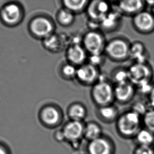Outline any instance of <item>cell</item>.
<instances>
[{"label": "cell", "instance_id": "cell-6", "mask_svg": "<svg viewBox=\"0 0 154 154\" xmlns=\"http://www.w3.org/2000/svg\"><path fill=\"white\" fill-rule=\"evenodd\" d=\"M111 10V3L108 0H90L86 11L90 21L100 24Z\"/></svg>", "mask_w": 154, "mask_h": 154}, {"label": "cell", "instance_id": "cell-17", "mask_svg": "<svg viewBox=\"0 0 154 154\" xmlns=\"http://www.w3.org/2000/svg\"><path fill=\"white\" fill-rule=\"evenodd\" d=\"M96 113L99 119L107 124L116 122L120 115L118 107L113 103L97 107Z\"/></svg>", "mask_w": 154, "mask_h": 154}, {"label": "cell", "instance_id": "cell-31", "mask_svg": "<svg viewBox=\"0 0 154 154\" xmlns=\"http://www.w3.org/2000/svg\"><path fill=\"white\" fill-rule=\"evenodd\" d=\"M133 154H154V148L152 146L137 145Z\"/></svg>", "mask_w": 154, "mask_h": 154}, {"label": "cell", "instance_id": "cell-28", "mask_svg": "<svg viewBox=\"0 0 154 154\" xmlns=\"http://www.w3.org/2000/svg\"><path fill=\"white\" fill-rule=\"evenodd\" d=\"M149 109V107L147 103H146L142 101H137L136 102L134 103L131 108L133 111L138 113L141 117H143L145 114Z\"/></svg>", "mask_w": 154, "mask_h": 154}, {"label": "cell", "instance_id": "cell-26", "mask_svg": "<svg viewBox=\"0 0 154 154\" xmlns=\"http://www.w3.org/2000/svg\"><path fill=\"white\" fill-rule=\"evenodd\" d=\"M143 127L154 134V109L149 108L142 117Z\"/></svg>", "mask_w": 154, "mask_h": 154}, {"label": "cell", "instance_id": "cell-35", "mask_svg": "<svg viewBox=\"0 0 154 154\" xmlns=\"http://www.w3.org/2000/svg\"><path fill=\"white\" fill-rule=\"evenodd\" d=\"M146 5L152 7L154 6V0H143Z\"/></svg>", "mask_w": 154, "mask_h": 154}, {"label": "cell", "instance_id": "cell-24", "mask_svg": "<svg viewBox=\"0 0 154 154\" xmlns=\"http://www.w3.org/2000/svg\"><path fill=\"white\" fill-rule=\"evenodd\" d=\"M58 21L63 26H69L74 22L75 14L67 9L61 10L58 15Z\"/></svg>", "mask_w": 154, "mask_h": 154}, {"label": "cell", "instance_id": "cell-19", "mask_svg": "<svg viewBox=\"0 0 154 154\" xmlns=\"http://www.w3.org/2000/svg\"><path fill=\"white\" fill-rule=\"evenodd\" d=\"M122 15L118 10H112L100 22V28L106 32L116 30L120 25Z\"/></svg>", "mask_w": 154, "mask_h": 154}, {"label": "cell", "instance_id": "cell-29", "mask_svg": "<svg viewBox=\"0 0 154 154\" xmlns=\"http://www.w3.org/2000/svg\"><path fill=\"white\" fill-rule=\"evenodd\" d=\"M44 44L49 49H57L59 47L60 40L55 35L52 34L50 36L45 38Z\"/></svg>", "mask_w": 154, "mask_h": 154}, {"label": "cell", "instance_id": "cell-32", "mask_svg": "<svg viewBox=\"0 0 154 154\" xmlns=\"http://www.w3.org/2000/svg\"><path fill=\"white\" fill-rule=\"evenodd\" d=\"M147 103L149 108L154 109V86L147 95Z\"/></svg>", "mask_w": 154, "mask_h": 154}, {"label": "cell", "instance_id": "cell-27", "mask_svg": "<svg viewBox=\"0 0 154 154\" xmlns=\"http://www.w3.org/2000/svg\"><path fill=\"white\" fill-rule=\"evenodd\" d=\"M77 70V66L70 63H68L62 66L61 72L65 79L71 80L75 78Z\"/></svg>", "mask_w": 154, "mask_h": 154}, {"label": "cell", "instance_id": "cell-37", "mask_svg": "<svg viewBox=\"0 0 154 154\" xmlns=\"http://www.w3.org/2000/svg\"><path fill=\"white\" fill-rule=\"evenodd\" d=\"M151 12H152V14L154 15V6L152 8V11H151Z\"/></svg>", "mask_w": 154, "mask_h": 154}, {"label": "cell", "instance_id": "cell-20", "mask_svg": "<svg viewBox=\"0 0 154 154\" xmlns=\"http://www.w3.org/2000/svg\"><path fill=\"white\" fill-rule=\"evenodd\" d=\"M87 109L80 102H75L69 105L66 114L69 120L84 122L87 117Z\"/></svg>", "mask_w": 154, "mask_h": 154}, {"label": "cell", "instance_id": "cell-30", "mask_svg": "<svg viewBox=\"0 0 154 154\" xmlns=\"http://www.w3.org/2000/svg\"><path fill=\"white\" fill-rule=\"evenodd\" d=\"M105 57L103 54L89 55L88 57V62L99 68V67L102 66L105 62Z\"/></svg>", "mask_w": 154, "mask_h": 154}, {"label": "cell", "instance_id": "cell-34", "mask_svg": "<svg viewBox=\"0 0 154 154\" xmlns=\"http://www.w3.org/2000/svg\"><path fill=\"white\" fill-rule=\"evenodd\" d=\"M0 154H10L9 151L5 146L0 144Z\"/></svg>", "mask_w": 154, "mask_h": 154}, {"label": "cell", "instance_id": "cell-9", "mask_svg": "<svg viewBox=\"0 0 154 154\" xmlns=\"http://www.w3.org/2000/svg\"><path fill=\"white\" fill-rule=\"evenodd\" d=\"M132 23L137 32L150 34L154 31V15L151 12L144 10L133 17Z\"/></svg>", "mask_w": 154, "mask_h": 154}, {"label": "cell", "instance_id": "cell-10", "mask_svg": "<svg viewBox=\"0 0 154 154\" xmlns=\"http://www.w3.org/2000/svg\"><path fill=\"white\" fill-rule=\"evenodd\" d=\"M40 119L45 126L50 128L56 127L62 122L63 114L58 107L48 105L41 109L40 112Z\"/></svg>", "mask_w": 154, "mask_h": 154}, {"label": "cell", "instance_id": "cell-22", "mask_svg": "<svg viewBox=\"0 0 154 154\" xmlns=\"http://www.w3.org/2000/svg\"><path fill=\"white\" fill-rule=\"evenodd\" d=\"M137 145L152 146L154 144V134L143 127L134 138Z\"/></svg>", "mask_w": 154, "mask_h": 154}, {"label": "cell", "instance_id": "cell-7", "mask_svg": "<svg viewBox=\"0 0 154 154\" xmlns=\"http://www.w3.org/2000/svg\"><path fill=\"white\" fill-rule=\"evenodd\" d=\"M100 75L99 68L87 62L77 67L75 79L84 86H92L98 81Z\"/></svg>", "mask_w": 154, "mask_h": 154}, {"label": "cell", "instance_id": "cell-16", "mask_svg": "<svg viewBox=\"0 0 154 154\" xmlns=\"http://www.w3.org/2000/svg\"><path fill=\"white\" fill-rule=\"evenodd\" d=\"M143 0H122L117 5V10L122 15L132 16L144 10Z\"/></svg>", "mask_w": 154, "mask_h": 154}, {"label": "cell", "instance_id": "cell-12", "mask_svg": "<svg viewBox=\"0 0 154 154\" xmlns=\"http://www.w3.org/2000/svg\"><path fill=\"white\" fill-rule=\"evenodd\" d=\"M32 33L39 38H46L52 34L54 24L47 17H39L32 20L30 26Z\"/></svg>", "mask_w": 154, "mask_h": 154}, {"label": "cell", "instance_id": "cell-23", "mask_svg": "<svg viewBox=\"0 0 154 154\" xmlns=\"http://www.w3.org/2000/svg\"><path fill=\"white\" fill-rule=\"evenodd\" d=\"M90 0H62L65 9L73 13H80L86 11Z\"/></svg>", "mask_w": 154, "mask_h": 154}, {"label": "cell", "instance_id": "cell-8", "mask_svg": "<svg viewBox=\"0 0 154 154\" xmlns=\"http://www.w3.org/2000/svg\"><path fill=\"white\" fill-rule=\"evenodd\" d=\"M86 150L87 154H115V144L110 138L103 135L88 141Z\"/></svg>", "mask_w": 154, "mask_h": 154}, {"label": "cell", "instance_id": "cell-4", "mask_svg": "<svg viewBox=\"0 0 154 154\" xmlns=\"http://www.w3.org/2000/svg\"><path fill=\"white\" fill-rule=\"evenodd\" d=\"M129 80L137 88L143 84L151 82L153 71L148 63H135L127 68Z\"/></svg>", "mask_w": 154, "mask_h": 154}, {"label": "cell", "instance_id": "cell-25", "mask_svg": "<svg viewBox=\"0 0 154 154\" xmlns=\"http://www.w3.org/2000/svg\"><path fill=\"white\" fill-rule=\"evenodd\" d=\"M111 80L115 85L129 82L127 69L119 68L113 71L111 75Z\"/></svg>", "mask_w": 154, "mask_h": 154}, {"label": "cell", "instance_id": "cell-36", "mask_svg": "<svg viewBox=\"0 0 154 154\" xmlns=\"http://www.w3.org/2000/svg\"><path fill=\"white\" fill-rule=\"evenodd\" d=\"M108 1H109L111 3H116L117 5H118L119 3L120 2V1H122V0H108Z\"/></svg>", "mask_w": 154, "mask_h": 154}, {"label": "cell", "instance_id": "cell-18", "mask_svg": "<svg viewBox=\"0 0 154 154\" xmlns=\"http://www.w3.org/2000/svg\"><path fill=\"white\" fill-rule=\"evenodd\" d=\"M129 58L135 63H148L149 54L143 43L139 41L131 43Z\"/></svg>", "mask_w": 154, "mask_h": 154}, {"label": "cell", "instance_id": "cell-15", "mask_svg": "<svg viewBox=\"0 0 154 154\" xmlns=\"http://www.w3.org/2000/svg\"><path fill=\"white\" fill-rule=\"evenodd\" d=\"M87 54V52L81 44H72L67 50L66 57L69 63L78 67L88 61Z\"/></svg>", "mask_w": 154, "mask_h": 154}, {"label": "cell", "instance_id": "cell-3", "mask_svg": "<svg viewBox=\"0 0 154 154\" xmlns=\"http://www.w3.org/2000/svg\"><path fill=\"white\" fill-rule=\"evenodd\" d=\"M131 43L124 38H112L106 43L104 54L114 61L122 62L129 58Z\"/></svg>", "mask_w": 154, "mask_h": 154}, {"label": "cell", "instance_id": "cell-2", "mask_svg": "<svg viewBox=\"0 0 154 154\" xmlns=\"http://www.w3.org/2000/svg\"><path fill=\"white\" fill-rule=\"evenodd\" d=\"M90 96L97 107L112 104L115 101L114 86L101 73L98 81L91 86Z\"/></svg>", "mask_w": 154, "mask_h": 154}, {"label": "cell", "instance_id": "cell-5", "mask_svg": "<svg viewBox=\"0 0 154 154\" xmlns=\"http://www.w3.org/2000/svg\"><path fill=\"white\" fill-rule=\"evenodd\" d=\"M105 36L97 30H90L82 38V45L89 55L103 54L106 45Z\"/></svg>", "mask_w": 154, "mask_h": 154}, {"label": "cell", "instance_id": "cell-14", "mask_svg": "<svg viewBox=\"0 0 154 154\" xmlns=\"http://www.w3.org/2000/svg\"><path fill=\"white\" fill-rule=\"evenodd\" d=\"M22 11L19 5L11 3L3 8L1 11V17L3 21L8 25H15L22 18Z\"/></svg>", "mask_w": 154, "mask_h": 154}, {"label": "cell", "instance_id": "cell-13", "mask_svg": "<svg viewBox=\"0 0 154 154\" xmlns=\"http://www.w3.org/2000/svg\"><path fill=\"white\" fill-rule=\"evenodd\" d=\"M84 122L69 120L62 128L66 141L69 143L81 141L82 138H84Z\"/></svg>", "mask_w": 154, "mask_h": 154}, {"label": "cell", "instance_id": "cell-33", "mask_svg": "<svg viewBox=\"0 0 154 154\" xmlns=\"http://www.w3.org/2000/svg\"><path fill=\"white\" fill-rule=\"evenodd\" d=\"M54 138L57 141H60V142L66 141V139H65V137H64L62 129L61 130H59L56 131L54 135Z\"/></svg>", "mask_w": 154, "mask_h": 154}, {"label": "cell", "instance_id": "cell-11", "mask_svg": "<svg viewBox=\"0 0 154 154\" xmlns=\"http://www.w3.org/2000/svg\"><path fill=\"white\" fill-rule=\"evenodd\" d=\"M136 87L131 82H125L114 85L115 101L120 104L131 102L135 97Z\"/></svg>", "mask_w": 154, "mask_h": 154}, {"label": "cell", "instance_id": "cell-1", "mask_svg": "<svg viewBox=\"0 0 154 154\" xmlns=\"http://www.w3.org/2000/svg\"><path fill=\"white\" fill-rule=\"evenodd\" d=\"M142 125V117L131 109L120 113L116 121L117 132L125 139L134 138Z\"/></svg>", "mask_w": 154, "mask_h": 154}, {"label": "cell", "instance_id": "cell-21", "mask_svg": "<svg viewBox=\"0 0 154 154\" xmlns=\"http://www.w3.org/2000/svg\"><path fill=\"white\" fill-rule=\"evenodd\" d=\"M103 135L102 127L98 122L90 121L85 124L84 138L88 142L97 139Z\"/></svg>", "mask_w": 154, "mask_h": 154}]
</instances>
